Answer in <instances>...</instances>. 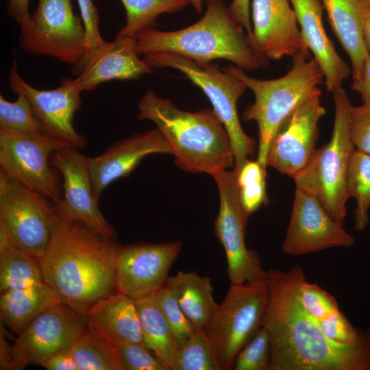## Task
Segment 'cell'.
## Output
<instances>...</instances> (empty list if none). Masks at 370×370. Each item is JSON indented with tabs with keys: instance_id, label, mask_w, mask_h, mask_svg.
<instances>
[{
	"instance_id": "1",
	"label": "cell",
	"mask_w": 370,
	"mask_h": 370,
	"mask_svg": "<svg viewBox=\"0 0 370 370\" xmlns=\"http://www.w3.org/2000/svg\"><path fill=\"white\" fill-rule=\"evenodd\" d=\"M302 267L267 271L269 301L263 326L270 332V370H370V326L349 343L330 339L297 297Z\"/></svg>"
},
{
	"instance_id": "2",
	"label": "cell",
	"mask_w": 370,
	"mask_h": 370,
	"mask_svg": "<svg viewBox=\"0 0 370 370\" xmlns=\"http://www.w3.org/2000/svg\"><path fill=\"white\" fill-rule=\"evenodd\" d=\"M119 248L115 241L66 220L56 210L49 244L37 261L43 281L57 293L61 302L86 314L116 288Z\"/></svg>"
},
{
	"instance_id": "3",
	"label": "cell",
	"mask_w": 370,
	"mask_h": 370,
	"mask_svg": "<svg viewBox=\"0 0 370 370\" xmlns=\"http://www.w3.org/2000/svg\"><path fill=\"white\" fill-rule=\"evenodd\" d=\"M139 120H149L168 141L176 166L186 172L214 174L234 166L229 135L213 110L188 112L148 90L138 103Z\"/></svg>"
},
{
	"instance_id": "4",
	"label": "cell",
	"mask_w": 370,
	"mask_h": 370,
	"mask_svg": "<svg viewBox=\"0 0 370 370\" xmlns=\"http://www.w3.org/2000/svg\"><path fill=\"white\" fill-rule=\"evenodd\" d=\"M206 10L195 23L163 32L151 29L134 38L139 55L173 53L199 64L224 59L244 71L268 65L252 47L247 35L232 18L224 0H205Z\"/></svg>"
},
{
	"instance_id": "5",
	"label": "cell",
	"mask_w": 370,
	"mask_h": 370,
	"mask_svg": "<svg viewBox=\"0 0 370 370\" xmlns=\"http://www.w3.org/2000/svg\"><path fill=\"white\" fill-rule=\"evenodd\" d=\"M292 58L287 73L273 79L249 76L234 65L222 69L242 80L254 92V101L245 108L242 119L258 125L257 160L265 168L268 147L278 127L304 101L321 93L319 86L325 83L324 75L314 58L300 53Z\"/></svg>"
},
{
	"instance_id": "6",
	"label": "cell",
	"mask_w": 370,
	"mask_h": 370,
	"mask_svg": "<svg viewBox=\"0 0 370 370\" xmlns=\"http://www.w3.org/2000/svg\"><path fill=\"white\" fill-rule=\"evenodd\" d=\"M334 121L329 143L316 149L308 165L293 176L296 188L314 195L329 215L343 225L348 195L346 178L355 148L349 132V112L352 103L341 87L332 92Z\"/></svg>"
},
{
	"instance_id": "7",
	"label": "cell",
	"mask_w": 370,
	"mask_h": 370,
	"mask_svg": "<svg viewBox=\"0 0 370 370\" xmlns=\"http://www.w3.org/2000/svg\"><path fill=\"white\" fill-rule=\"evenodd\" d=\"M151 68H171L184 73L200 88L209 99L213 110L223 124L231 140L234 166L237 173L248 157L256 151V143L243 130L236 110L239 98L248 89L246 84L232 74L221 69L217 64H199L173 53L143 56Z\"/></svg>"
},
{
	"instance_id": "8",
	"label": "cell",
	"mask_w": 370,
	"mask_h": 370,
	"mask_svg": "<svg viewBox=\"0 0 370 370\" xmlns=\"http://www.w3.org/2000/svg\"><path fill=\"white\" fill-rule=\"evenodd\" d=\"M268 301L267 278L230 284L205 330L221 370L232 369L238 354L262 326Z\"/></svg>"
},
{
	"instance_id": "9",
	"label": "cell",
	"mask_w": 370,
	"mask_h": 370,
	"mask_svg": "<svg viewBox=\"0 0 370 370\" xmlns=\"http://www.w3.org/2000/svg\"><path fill=\"white\" fill-rule=\"evenodd\" d=\"M18 43L30 55L72 65L75 73H80L88 55L85 27L73 12L72 0H38Z\"/></svg>"
},
{
	"instance_id": "10",
	"label": "cell",
	"mask_w": 370,
	"mask_h": 370,
	"mask_svg": "<svg viewBox=\"0 0 370 370\" xmlns=\"http://www.w3.org/2000/svg\"><path fill=\"white\" fill-rule=\"evenodd\" d=\"M53 203L0 169V225L9 245L38 260L51 236Z\"/></svg>"
},
{
	"instance_id": "11",
	"label": "cell",
	"mask_w": 370,
	"mask_h": 370,
	"mask_svg": "<svg viewBox=\"0 0 370 370\" xmlns=\"http://www.w3.org/2000/svg\"><path fill=\"white\" fill-rule=\"evenodd\" d=\"M66 145L71 144L45 134L27 135L0 128L1 169L58 206L62 195L50 158L58 148Z\"/></svg>"
},
{
	"instance_id": "12",
	"label": "cell",
	"mask_w": 370,
	"mask_h": 370,
	"mask_svg": "<svg viewBox=\"0 0 370 370\" xmlns=\"http://www.w3.org/2000/svg\"><path fill=\"white\" fill-rule=\"evenodd\" d=\"M220 199L214 231L227 259L230 284H242L267 278L258 253L246 247L245 234L249 217L239 198L236 173L224 170L213 176Z\"/></svg>"
},
{
	"instance_id": "13",
	"label": "cell",
	"mask_w": 370,
	"mask_h": 370,
	"mask_svg": "<svg viewBox=\"0 0 370 370\" xmlns=\"http://www.w3.org/2000/svg\"><path fill=\"white\" fill-rule=\"evenodd\" d=\"M51 164L61 174L63 193L57 213L66 220L79 223L103 237L116 241V234L99 210L90 173L89 157L71 145L58 148Z\"/></svg>"
},
{
	"instance_id": "14",
	"label": "cell",
	"mask_w": 370,
	"mask_h": 370,
	"mask_svg": "<svg viewBox=\"0 0 370 370\" xmlns=\"http://www.w3.org/2000/svg\"><path fill=\"white\" fill-rule=\"evenodd\" d=\"M85 314L61 303L36 317L10 347L12 369L40 365L50 355L71 348L87 330Z\"/></svg>"
},
{
	"instance_id": "15",
	"label": "cell",
	"mask_w": 370,
	"mask_h": 370,
	"mask_svg": "<svg viewBox=\"0 0 370 370\" xmlns=\"http://www.w3.org/2000/svg\"><path fill=\"white\" fill-rule=\"evenodd\" d=\"M321 93L300 104L280 125L268 147L266 165L291 177L309 163L319 137V121L325 114Z\"/></svg>"
},
{
	"instance_id": "16",
	"label": "cell",
	"mask_w": 370,
	"mask_h": 370,
	"mask_svg": "<svg viewBox=\"0 0 370 370\" xmlns=\"http://www.w3.org/2000/svg\"><path fill=\"white\" fill-rule=\"evenodd\" d=\"M8 84L14 93L23 94L29 99L47 136L68 143L79 149L86 147V137L77 132L73 123L74 115L82 103V92L75 79L65 77L56 88L38 90L21 77L14 60L8 74Z\"/></svg>"
},
{
	"instance_id": "17",
	"label": "cell",
	"mask_w": 370,
	"mask_h": 370,
	"mask_svg": "<svg viewBox=\"0 0 370 370\" xmlns=\"http://www.w3.org/2000/svg\"><path fill=\"white\" fill-rule=\"evenodd\" d=\"M354 237L334 220L313 195L296 188L283 251L301 256L333 247H349Z\"/></svg>"
},
{
	"instance_id": "18",
	"label": "cell",
	"mask_w": 370,
	"mask_h": 370,
	"mask_svg": "<svg viewBox=\"0 0 370 370\" xmlns=\"http://www.w3.org/2000/svg\"><path fill=\"white\" fill-rule=\"evenodd\" d=\"M182 249L180 241L120 247L116 262V289L134 300L166 283Z\"/></svg>"
},
{
	"instance_id": "19",
	"label": "cell",
	"mask_w": 370,
	"mask_h": 370,
	"mask_svg": "<svg viewBox=\"0 0 370 370\" xmlns=\"http://www.w3.org/2000/svg\"><path fill=\"white\" fill-rule=\"evenodd\" d=\"M289 0H252L251 45L267 63L298 53L310 56Z\"/></svg>"
},
{
	"instance_id": "20",
	"label": "cell",
	"mask_w": 370,
	"mask_h": 370,
	"mask_svg": "<svg viewBox=\"0 0 370 370\" xmlns=\"http://www.w3.org/2000/svg\"><path fill=\"white\" fill-rule=\"evenodd\" d=\"M169 153L172 149L156 127L114 142L99 156L89 157V169L95 195L99 199L112 182L129 175L147 156Z\"/></svg>"
},
{
	"instance_id": "21",
	"label": "cell",
	"mask_w": 370,
	"mask_h": 370,
	"mask_svg": "<svg viewBox=\"0 0 370 370\" xmlns=\"http://www.w3.org/2000/svg\"><path fill=\"white\" fill-rule=\"evenodd\" d=\"M134 37L116 38L106 42L88 58L78 77L75 79L81 92L91 91L104 82L113 80H136L153 72L139 58Z\"/></svg>"
},
{
	"instance_id": "22",
	"label": "cell",
	"mask_w": 370,
	"mask_h": 370,
	"mask_svg": "<svg viewBox=\"0 0 370 370\" xmlns=\"http://www.w3.org/2000/svg\"><path fill=\"white\" fill-rule=\"evenodd\" d=\"M297 19L307 48L313 54L325 78L328 92L341 88L352 69L337 53L323 23V6L321 0H289Z\"/></svg>"
},
{
	"instance_id": "23",
	"label": "cell",
	"mask_w": 370,
	"mask_h": 370,
	"mask_svg": "<svg viewBox=\"0 0 370 370\" xmlns=\"http://www.w3.org/2000/svg\"><path fill=\"white\" fill-rule=\"evenodd\" d=\"M85 316L88 330L112 345L143 343L135 300L121 292L95 303Z\"/></svg>"
},
{
	"instance_id": "24",
	"label": "cell",
	"mask_w": 370,
	"mask_h": 370,
	"mask_svg": "<svg viewBox=\"0 0 370 370\" xmlns=\"http://www.w3.org/2000/svg\"><path fill=\"white\" fill-rule=\"evenodd\" d=\"M330 26L352 64L353 80L360 77L368 56L363 27L370 5L368 0H321Z\"/></svg>"
},
{
	"instance_id": "25",
	"label": "cell",
	"mask_w": 370,
	"mask_h": 370,
	"mask_svg": "<svg viewBox=\"0 0 370 370\" xmlns=\"http://www.w3.org/2000/svg\"><path fill=\"white\" fill-rule=\"evenodd\" d=\"M57 293L45 282L1 293V319L21 333L36 317L61 304Z\"/></svg>"
},
{
	"instance_id": "26",
	"label": "cell",
	"mask_w": 370,
	"mask_h": 370,
	"mask_svg": "<svg viewBox=\"0 0 370 370\" xmlns=\"http://www.w3.org/2000/svg\"><path fill=\"white\" fill-rule=\"evenodd\" d=\"M197 330H205L218 308L211 279L196 272L178 271L165 283Z\"/></svg>"
},
{
	"instance_id": "27",
	"label": "cell",
	"mask_w": 370,
	"mask_h": 370,
	"mask_svg": "<svg viewBox=\"0 0 370 370\" xmlns=\"http://www.w3.org/2000/svg\"><path fill=\"white\" fill-rule=\"evenodd\" d=\"M153 293L135 300L143 343L170 368L177 345L169 323L155 300Z\"/></svg>"
},
{
	"instance_id": "28",
	"label": "cell",
	"mask_w": 370,
	"mask_h": 370,
	"mask_svg": "<svg viewBox=\"0 0 370 370\" xmlns=\"http://www.w3.org/2000/svg\"><path fill=\"white\" fill-rule=\"evenodd\" d=\"M125 10V25L115 38L134 37L153 29L157 18L162 14H174L183 10L188 0H120Z\"/></svg>"
},
{
	"instance_id": "29",
	"label": "cell",
	"mask_w": 370,
	"mask_h": 370,
	"mask_svg": "<svg viewBox=\"0 0 370 370\" xmlns=\"http://www.w3.org/2000/svg\"><path fill=\"white\" fill-rule=\"evenodd\" d=\"M42 282L36 258L10 245L0 250L1 293Z\"/></svg>"
},
{
	"instance_id": "30",
	"label": "cell",
	"mask_w": 370,
	"mask_h": 370,
	"mask_svg": "<svg viewBox=\"0 0 370 370\" xmlns=\"http://www.w3.org/2000/svg\"><path fill=\"white\" fill-rule=\"evenodd\" d=\"M346 189L348 197L356 200L354 229L364 231L369 221L370 155L354 151L347 169Z\"/></svg>"
},
{
	"instance_id": "31",
	"label": "cell",
	"mask_w": 370,
	"mask_h": 370,
	"mask_svg": "<svg viewBox=\"0 0 370 370\" xmlns=\"http://www.w3.org/2000/svg\"><path fill=\"white\" fill-rule=\"evenodd\" d=\"M78 370H121L116 347L87 330L71 347Z\"/></svg>"
},
{
	"instance_id": "32",
	"label": "cell",
	"mask_w": 370,
	"mask_h": 370,
	"mask_svg": "<svg viewBox=\"0 0 370 370\" xmlns=\"http://www.w3.org/2000/svg\"><path fill=\"white\" fill-rule=\"evenodd\" d=\"M171 370H221L205 330H196L190 340L177 348Z\"/></svg>"
},
{
	"instance_id": "33",
	"label": "cell",
	"mask_w": 370,
	"mask_h": 370,
	"mask_svg": "<svg viewBox=\"0 0 370 370\" xmlns=\"http://www.w3.org/2000/svg\"><path fill=\"white\" fill-rule=\"evenodd\" d=\"M17 95L14 102L0 95V128L27 135L45 134L29 99L23 94Z\"/></svg>"
},
{
	"instance_id": "34",
	"label": "cell",
	"mask_w": 370,
	"mask_h": 370,
	"mask_svg": "<svg viewBox=\"0 0 370 370\" xmlns=\"http://www.w3.org/2000/svg\"><path fill=\"white\" fill-rule=\"evenodd\" d=\"M242 207L249 217L266 201V168L256 160L247 159L236 173Z\"/></svg>"
},
{
	"instance_id": "35",
	"label": "cell",
	"mask_w": 370,
	"mask_h": 370,
	"mask_svg": "<svg viewBox=\"0 0 370 370\" xmlns=\"http://www.w3.org/2000/svg\"><path fill=\"white\" fill-rule=\"evenodd\" d=\"M153 294L155 300L175 336L177 348L182 347L197 330L183 312L173 290L166 284Z\"/></svg>"
},
{
	"instance_id": "36",
	"label": "cell",
	"mask_w": 370,
	"mask_h": 370,
	"mask_svg": "<svg viewBox=\"0 0 370 370\" xmlns=\"http://www.w3.org/2000/svg\"><path fill=\"white\" fill-rule=\"evenodd\" d=\"M271 340L270 332L262 326L250 341L238 354L234 370H270Z\"/></svg>"
},
{
	"instance_id": "37",
	"label": "cell",
	"mask_w": 370,
	"mask_h": 370,
	"mask_svg": "<svg viewBox=\"0 0 370 370\" xmlns=\"http://www.w3.org/2000/svg\"><path fill=\"white\" fill-rule=\"evenodd\" d=\"M297 297L303 308L319 320L326 319L341 311L334 297L317 284L309 282L306 278L298 288Z\"/></svg>"
},
{
	"instance_id": "38",
	"label": "cell",
	"mask_w": 370,
	"mask_h": 370,
	"mask_svg": "<svg viewBox=\"0 0 370 370\" xmlns=\"http://www.w3.org/2000/svg\"><path fill=\"white\" fill-rule=\"evenodd\" d=\"M121 370H170L167 365L151 355L144 343L116 347Z\"/></svg>"
},
{
	"instance_id": "39",
	"label": "cell",
	"mask_w": 370,
	"mask_h": 370,
	"mask_svg": "<svg viewBox=\"0 0 370 370\" xmlns=\"http://www.w3.org/2000/svg\"><path fill=\"white\" fill-rule=\"evenodd\" d=\"M349 132L355 149L370 155V106H351Z\"/></svg>"
},
{
	"instance_id": "40",
	"label": "cell",
	"mask_w": 370,
	"mask_h": 370,
	"mask_svg": "<svg viewBox=\"0 0 370 370\" xmlns=\"http://www.w3.org/2000/svg\"><path fill=\"white\" fill-rule=\"evenodd\" d=\"M317 321L323 333L332 341L340 343L354 341L362 330L354 328L341 311Z\"/></svg>"
},
{
	"instance_id": "41",
	"label": "cell",
	"mask_w": 370,
	"mask_h": 370,
	"mask_svg": "<svg viewBox=\"0 0 370 370\" xmlns=\"http://www.w3.org/2000/svg\"><path fill=\"white\" fill-rule=\"evenodd\" d=\"M80 11L86 37L87 58L105 42L99 29V16L97 8L92 0H76Z\"/></svg>"
},
{
	"instance_id": "42",
	"label": "cell",
	"mask_w": 370,
	"mask_h": 370,
	"mask_svg": "<svg viewBox=\"0 0 370 370\" xmlns=\"http://www.w3.org/2000/svg\"><path fill=\"white\" fill-rule=\"evenodd\" d=\"M39 365L47 370H78L71 348L62 349L50 355Z\"/></svg>"
},
{
	"instance_id": "43",
	"label": "cell",
	"mask_w": 370,
	"mask_h": 370,
	"mask_svg": "<svg viewBox=\"0 0 370 370\" xmlns=\"http://www.w3.org/2000/svg\"><path fill=\"white\" fill-rule=\"evenodd\" d=\"M228 8L232 18L245 32L251 45L250 0H232Z\"/></svg>"
},
{
	"instance_id": "44",
	"label": "cell",
	"mask_w": 370,
	"mask_h": 370,
	"mask_svg": "<svg viewBox=\"0 0 370 370\" xmlns=\"http://www.w3.org/2000/svg\"><path fill=\"white\" fill-rule=\"evenodd\" d=\"M32 0H8L6 11L8 14L15 21L20 27L21 31L27 28L30 21L31 14L29 5Z\"/></svg>"
},
{
	"instance_id": "45",
	"label": "cell",
	"mask_w": 370,
	"mask_h": 370,
	"mask_svg": "<svg viewBox=\"0 0 370 370\" xmlns=\"http://www.w3.org/2000/svg\"><path fill=\"white\" fill-rule=\"evenodd\" d=\"M351 88L358 92L363 103L370 106V55L367 56L362 69L360 77L352 81Z\"/></svg>"
},
{
	"instance_id": "46",
	"label": "cell",
	"mask_w": 370,
	"mask_h": 370,
	"mask_svg": "<svg viewBox=\"0 0 370 370\" xmlns=\"http://www.w3.org/2000/svg\"><path fill=\"white\" fill-rule=\"evenodd\" d=\"M363 37L368 53L370 55V10L368 11L363 27Z\"/></svg>"
},
{
	"instance_id": "47",
	"label": "cell",
	"mask_w": 370,
	"mask_h": 370,
	"mask_svg": "<svg viewBox=\"0 0 370 370\" xmlns=\"http://www.w3.org/2000/svg\"><path fill=\"white\" fill-rule=\"evenodd\" d=\"M197 14L201 13L203 10V3L205 0H188Z\"/></svg>"
},
{
	"instance_id": "48",
	"label": "cell",
	"mask_w": 370,
	"mask_h": 370,
	"mask_svg": "<svg viewBox=\"0 0 370 370\" xmlns=\"http://www.w3.org/2000/svg\"><path fill=\"white\" fill-rule=\"evenodd\" d=\"M368 1H369V5H370V0H368Z\"/></svg>"
}]
</instances>
